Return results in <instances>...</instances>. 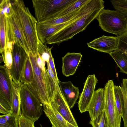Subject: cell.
I'll use <instances>...</instances> for the list:
<instances>
[{"label": "cell", "instance_id": "obj_1", "mask_svg": "<svg viewBox=\"0 0 127 127\" xmlns=\"http://www.w3.org/2000/svg\"><path fill=\"white\" fill-rule=\"evenodd\" d=\"M27 53L32 67L33 75L31 84L27 86L43 104H50L59 87L58 84L49 76L45 66L46 62L38 52L34 54L30 51Z\"/></svg>", "mask_w": 127, "mask_h": 127}, {"label": "cell", "instance_id": "obj_2", "mask_svg": "<svg viewBox=\"0 0 127 127\" xmlns=\"http://www.w3.org/2000/svg\"><path fill=\"white\" fill-rule=\"evenodd\" d=\"M104 1L102 0H90L83 14L79 17L65 27L48 37L44 44H59L72 38L82 32L95 19L104 7Z\"/></svg>", "mask_w": 127, "mask_h": 127}, {"label": "cell", "instance_id": "obj_3", "mask_svg": "<svg viewBox=\"0 0 127 127\" xmlns=\"http://www.w3.org/2000/svg\"><path fill=\"white\" fill-rule=\"evenodd\" d=\"M12 3L13 11L18 19L28 43L30 51L38 53L39 41L37 30L38 22L26 6L23 0H14Z\"/></svg>", "mask_w": 127, "mask_h": 127}, {"label": "cell", "instance_id": "obj_4", "mask_svg": "<svg viewBox=\"0 0 127 127\" xmlns=\"http://www.w3.org/2000/svg\"><path fill=\"white\" fill-rule=\"evenodd\" d=\"M95 19L104 31L119 37L127 32V15L109 9H102Z\"/></svg>", "mask_w": 127, "mask_h": 127}, {"label": "cell", "instance_id": "obj_5", "mask_svg": "<svg viewBox=\"0 0 127 127\" xmlns=\"http://www.w3.org/2000/svg\"><path fill=\"white\" fill-rule=\"evenodd\" d=\"M20 96L21 114L35 122L43 113V104L26 84L22 85Z\"/></svg>", "mask_w": 127, "mask_h": 127}, {"label": "cell", "instance_id": "obj_6", "mask_svg": "<svg viewBox=\"0 0 127 127\" xmlns=\"http://www.w3.org/2000/svg\"><path fill=\"white\" fill-rule=\"evenodd\" d=\"M75 0H33L36 19L39 22L48 16L59 12Z\"/></svg>", "mask_w": 127, "mask_h": 127}, {"label": "cell", "instance_id": "obj_7", "mask_svg": "<svg viewBox=\"0 0 127 127\" xmlns=\"http://www.w3.org/2000/svg\"><path fill=\"white\" fill-rule=\"evenodd\" d=\"M113 81L108 80L104 88L105 108L109 127H120L121 118L117 111L115 104Z\"/></svg>", "mask_w": 127, "mask_h": 127}, {"label": "cell", "instance_id": "obj_8", "mask_svg": "<svg viewBox=\"0 0 127 127\" xmlns=\"http://www.w3.org/2000/svg\"><path fill=\"white\" fill-rule=\"evenodd\" d=\"M12 77L4 65L0 67V105L12 110Z\"/></svg>", "mask_w": 127, "mask_h": 127}, {"label": "cell", "instance_id": "obj_9", "mask_svg": "<svg viewBox=\"0 0 127 127\" xmlns=\"http://www.w3.org/2000/svg\"><path fill=\"white\" fill-rule=\"evenodd\" d=\"M12 52L13 61L11 68L9 70V73L14 81L20 83L27 54L22 47L15 43Z\"/></svg>", "mask_w": 127, "mask_h": 127}, {"label": "cell", "instance_id": "obj_10", "mask_svg": "<svg viewBox=\"0 0 127 127\" xmlns=\"http://www.w3.org/2000/svg\"><path fill=\"white\" fill-rule=\"evenodd\" d=\"M98 81L95 74L89 75L87 78L78 102L79 109L81 113L86 111L94 93Z\"/></svg>", "mask_w": 127, "mask_h": 127}, {"label": "cell", "instance_id": "obj_11", "mask_svg": "<svg viewBox=\"0 0 127 127\" xmlns=\"http://www.w3.org/2000/svg\"><path fill=\"white\" fill-rule=\"evenodd\" d=\"M7 18L10 24L13 40L15 43L22 47L27 53L30 50L29 45L18 19L14 13L13 8L11 15Z\"/></svg>", "mask_w": 127, "mask_h": 127}, {"label": "cell", "instance_id": "obj_12", "mask_svg": "<svg viewBox=\"0 0 127 127\" xmlns=\"http://www.w3.org/2000/svg\"><path fill=\"white\" fill-rule=\"evenodd\" d=\"M118 38L117 37L103 35L87 43L88 46L97 51L109 54L117 49Z\"/></svg>", "mask_w": 127, "mask_h": 127}, {"label": "cell", "instance_id": "obj_13", "mask_svg": "<svg viewBox=\"0 0 127 127\" xmlns=\"http://www.w3.org/2000/svg\"><path fill=\"white\" fill-rule=\"evenodd\" d=\"M85 9L83 7L80 12L73 18L66 22L56 25H48L38 23L37 25V35L39 39L44 44L46 39L49 36L59 31L80 17Z\"/></svg>", "mask_w": 127, "mask_h": 127}, {"label": "cell", "instance_id": "obj_14", "mask_svg": "<svg viewBox=\"0 0 127 127\" xmlns=\"http://www.w3.org/2000/svg\"><path fill=\"white\" fill-rule=\"evenodd\" d=\"M50 104L68 122L75 127H78L70 108L62 95L59 87Z\"/></svg>", "mask_w": 127, "mask_h": 127}, {"label": "cell", "instance_id": "obj_15", "mask_svg": "<svg viewBox=\"0 0 127 127\" xmlns=\"http://www.w3.org/2000/svg\"><path fill=\"white\" fill-rule=\"evenodd\" d=\"M104 88H99L95 91L92 99L86 110L91 120L95 119L104 109Z\"/></svg>", "mask_w": 127, "mask_h": 127}, {"label": "cell", "instance_id": "obj_16", "mask_svg": "<svg viewBox=\"0 0 127 127\" xmlns=\"http://www.w3.org/2000/svg\"><path fill=\"white\" fill-rule=\"evenodd\" d=\"M62 95L70 109L73 108L79 97V88L74 85L70 81L58 82Z\"/></svg>", "mask_w": 127, "mask_h": 127}, {"label": "cell", "instance_id": "obj_17", "mask_svg": "<svg viewBox=\"0 0 127 127\" xmlns=\"http://www.w3.org/2000/svg\"><path fill=\"white\" fill-rule=\"evenodd\" d=\"M82 55L80 53L68 52L62 58V72L66 77L75 73Z\"/></svg>", "mask_w": 127, "mask_h": 127}, {"label": "cell", "instance_id": "obj_18", "mask_svg": "<svg viewBox=\"0 0 127 127\" xmlns=\"http://www.w3.org/2000/svg\"><path fill=\"white\" fill-rule=\"evenodd\" d=\"M43 107L52 127H75L68 122L51 104H43Z\"/></svg>", "mask_w": 127, "mask_h": 127}, {"label": "cell", "instance_id": "obj_19", "mask_svg": "<svg viewBox=\"0 0 127 127\" xmlns=\"http://www.w3.org/2000/svg\"><path fill=\"white\" fill-rule=\"evenodd\" d=\"M12 110L11 114L19 118L21 114L20 92L22 84L15 82L12 79Z\"/></svg>", "mask_w": 127, "mask_h": 127}, {"label": "cell", "instance_id": "obj_20", "mask_svg": "<svg viewBox=\"0 0 127 127\" xmlns=\"http://www.w3.org/2000/svg\"><path fill=\"white\" fill-rule=\"evenodd\" d=\"M89 0H76L60 11L50 15L45 19H50L64 16L69 14L87 3Z\"/></svg>", "mask_w": 127, "mask_h": 127}, {"label": "cell", "instance_id": "obj_21", "mask_svg": "<svg viewBox=\"0 0 127 127\" xmlns=\"http://www.w3.org/2000/svg\"><path fill=\"white\" fill-rule=\"evenodd\" d=\"M84 5L67 15L52 18L45 19L38 23L43 24L56 25L67 22L76 16L82 10Z\"/></svg>", "mask_w": 127, "mask_h": 127}, {"label": "cell", "instance_id": "obj_22", "mask_svg": "<svg viewBox=\"0 0 127 127\" xmlns=\"http://www.w3.org/2000/svg\"><path fill=\"white\" fill-rule=\"evenodd\" d=\"M109 54L114 60L120 71L127 74V55L117 49Z\"/></svg>", "mask_w": 127, "mask_h": 127}, {"label": "cell", "instance_id": "obj_23", "mask_svg": "<svg viewBox=\"0 0 127 127\" xmlns=\"http://www.w3.org/2000/svg\"><path fill=\"white\" fill-rule=\"evenodd\" d=\"M33 75L32 67L30 59L27 57L22 72L20 83L28 86L32 83L33 79Z\"/></svg>", "mask_w": 127, "mask_h": 127}, {"label": "cell", "instance_id": "obj_24", "mask_svg": "<svg viewBox=\"0 0 127 127\" xmlns=\"http://www.w3.org/2000/svg\"><path fill=\"white\" fill-rule=\"evenodd\" d=\"M114 91L117 110L121 118L124 107V99L121 87L114 85Z\"/></svg>", "mask_w": 127, "mask_h": 127}, {"label": "cell", "instance_id": "obj_25", "mask_svg": "<svg viewBox=\"0 0 127 127\" xmlns=\"http://www.w3.org/2000/svg\"><path fill=\"white\" fill-rule=\"evenodd\" d=\"M18 118L11 113L0 116V127H19Z\"/></svg>", "mask_w": 127, "mask_h": 127}, {"label": "cell", "instance_id": "obj_26", "mask_svg": "<svg viewBox=\"0 0 127 127\" xmlns=\"http://www.w3.org/2000/svg\"><path fill=\"white\" fill-rule=\"evenodd\" d=\"M121 89L124 99V107L122 117L124 127H127V79H123L121 85Z\"/></svg>", "mask_w": 127, "mask_h": 127}, {"label": "cell", "instance_id": "obj_27", "mask_svg": "<svg viewBox=\"0 0 127 127\" xmlns=\"http://www.w3.org/2000/svg\"><path fill=\"white\" fill-rule=\"evenodd\" d=\"M5 16L0 15V52L3 53L5 47L6 30L5 21Z\"/></svg>", "mask_w": 127, "mask_h": 127}, {"label": "cell", "instance_id": "obj_28", "mask_svg": "<svg viewBox=\"0 0 127 127\" xmlns=\"http://www.w3.org/2000/svg\"><path fill=\"white\" fill-rule=\"evenodd\" d=\"M89 123L92 127H106L108 124L105 109L95 119L91 120Z\"/></svg>", "mask_w": 127, "mask_h": 127}, {"label": "cell", "instance_id": "obj_29", "mask_svg": "<svg viewBox=\"0 0 127 127\" xmlns=\"http://www.w3.org/2000/svg\"><path fill=\"white\" fill-rule=\"evenodd\" d=\"M52 48H49L46 44H43L39 40L37 46L38 52L42 59L47 63L49 62L50 53Z\"/></svg>", "mask_w": 127, "mask_h": 127}, {"label": "cell", "instance_id": "obj_30", "mask_svg": "<svg viewBox=\"0 0 127 127\" xmlns=\"http://www.w3.org/2000/svg\"><path fill=\"white\" fill-rule=\"evenodd\" d=\"M12 10V3H11L10 0H0V15H4L8 18L11 15Z\"/></svg>", "mask_w": 127, "mask_h": 127}, {"label": "cell", "instance_id": "obj_31", "mask_svg": "<svg viewBox=\"0 0 127 127\" xmlns=\"http://www.w3.org/2000/svg\"><path fill=\"white\" fill-rule=\"evenodd\" d=\"M110 1L116 11L127 15V0H111Z\"/></svg>", "mask_w": 127, "mask_h": 127}, {"label": "cell", "instance_id": "obj_32", "mask_svg": "<svg viewBox=\"0 0 127 127\" xmlns=\"http://www.w3.org/2000/svg\"><path fill=\"white\" fill-rule=\"evenodd\" d=\"M12 51L10 49L5 48L4 52L1 53L4 66L8 70L11 68L12 63L13 59Z\"/></svg>", "mask_w": 127, "mask_h": 127}, {"label": "cell", "instance_id": "obj_33", "mask_svg": "<svg viewBox=\"0 0 127 127\" xmlns=\"http://www.w3.org/2000/svg\"><path fill=\"white\" fill-rule=\"evenodd\" d=\"M118 38V44L117 49L127 55V32Z\"/></svg>", "mask_w": 127, "mask_h": 127}, {"label": "cell", "instance_id": "obj_34", "mask_svg": "<svg viewBox=\"0 0 127 127\" xmlns=\"http://www.w3.org/2000/svg\"><path fill=\"white\" fill-rule=\"evenodd\" d=\"M19 127H35L34 122L25 117L21 114L18 118Z\"/></svg>", "mask_w": 127, "mask_h": 127}, {"label": "cell", "instance_id": "obj_35", "mask_svg": "<svg viewBox=\"0 0 127 127\" xmlns=\"http://www.w3.org/2000/svg\"><path fill=\"white\" fill-rule=\"evenodd\" d=\"M49 63L50 67L53 71L56 79L58 83L59 80L57 74L55 65L54 59L52 55L51 51L50 53V57Z\"/></svg>", "mask_w": 127, "mask_h": 127}, {"label": "cell", "instance_id": "obj_36", "mask_svg": "<svg viewBox=\"0 0 127 127\" xmlns=\"http://www.w3.org/2000/svg\"><path fill=\"white\" fill-rule=\"evenodd\" d=\"M47 70L49 76L56 83H58L54 74L50 67L49 62L47 63Z\"/></svg>", "mask_w": 127, "mask_h": 127}, {"label": "cell", "instance_id": "obj_37", "mask_svg": "<svg viewBox=\"0 0 127 127\" xmlns=\"http://www.w3.org/2000/svg\"><path fill=\"white\" fill-rule=\"evenodd\" d=\"M0 113L3 115H5L11 113V112L10 111L0 105Z\"/></svg>", "mask_w": 127, "mask_h": 127}, {"label": "cell", "instance_id": "obj_38", "mask_svg": "<svg viewBox=\"0 0 127 127\" xmlns=\"http://www.w3.org/2000/svg\"><path fill=\"white\" fill-rule=\"evenodd\" d=\"M106 127H109V126L108 125H107L106 126Z\"/></svg>", "mask_w": 127, "mask_h": 127}, {"label": "cell", "instance_id": "obj_39", "mask_svg": "<svg viewBox=\"0 0 127 127\" xmlns=\"http://www.w3.org/2000/svg\"><path fill=\"white\" fill-rule=\"evenodd\" d=\"M40 127H42V125H40Z\"/></svg>", "mask_w": 127, "mask_h": 127}]
</instances>
